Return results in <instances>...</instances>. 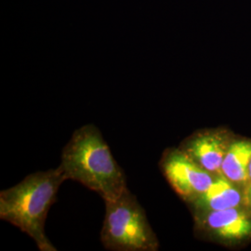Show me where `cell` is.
<instances>
[{"instance_id":"cell-9","label":"cell","mask_w":251,"mask_h":251,"mask_svg":"<svg viewBox=\"0 0 251 251\" xmlns=\"http://www.w3.org/2000/svg\"><path fill=\"white\" fill-rule=\"evenodd\" d=\"M245 205L251 210V183L245 187Z\"/></svg>"},{"instance_id":"cell-4","label":"cell","mask_w":251,"mask_h":251,"mask_svg":"<svg viewBox=\"0 0 251 251\" xmlns=\"http://www.w3.org/2000/svg\"><path fill=\"white\" fill-rule=\"evenodd\" d=\"M160 168L172 189L188 204L204 194L216 177L179 148L164 152Z\"/></svg>"},{"instance_id":"cell-6","label":"cell","mask_w":251,"mask_h":251,"mask_svg":"<svg viewBox=\"0 0 251 251\" xmlns=\"http://www.w3.org/2000/svg\"><path fill=\"white\" fill-rule=\"evenodd\" d=\"M232 139L225 130L205 129L191 135L179 149L209 173L222 175V166Z\"/></svg>"},{"instance_id":"cell-7","label":"cell","mask_w":251,"mask_h":251,"mask_svg":"<svg viewBox=\"0 0 251 251\" xmlns=\"http://www.w3.org/2000/svg\"><path fill=\"white\" fill-rule=\"evenodd\" d=\"M193 212L217 211L245 205V188L223 175L216 176L204 194L189 204Z\"/></svg>"},{"instance_id":"cell-3","label":"cell","mask_w":251,"mask_h":251,"mask_svg":"<svg viewBox=\"0 0 251 251\" xmlns=\"http://www.w3.org/2000/svg\"><path fill=\"white\" fill-rule=\"evenodd\" d=\"M100 241L108 251H158L159 242L146 212L128 188L116 199L105 201Z\"/></svg>"},{"instance_id":"cell-5","label":"cell","mask_w":251,"mask_h":251,"mask_svg":"<svg viewBox=\"0 0 251 251\" xmlns=\"http://www.w3.org/2000/svg\"><path fill=\"white\" fill-rule=\"evenodd\" d=\"M199 236L221 243H238L251 238V210L238 206L217 211L194 212Z\"/></svg>"},{"instance_id":"cell-8","label":"cell","mask_w":251,"mask_h":251,"mask_svg":"<svg viewBox=\"0 0 251 251\" xmlns=\"http://www.w3.org/2000/svg\"><path fill=\"white\" fill-rule=\"evenodd\" d=\"M251 140H233L222 166V175L245 188L250 183Z\"/></svg>"},{"instance_id":"cell-10","label":"cell","mask_w":251,"mask_h":251,"mask_svg":"<svg viewBox=\"0 0 251 251\" xmlns=\"http://www.w3.org/2000/svg\"><path fill=\"white\" fill-rule=\"evenodd\" d=\"M250 183H251V165H250ZM249 183V184H250Z\"/></svg>"},{"instance_id":"cell-1","label":"cell","mask_w":251,"mask_h":251,"mask_svg":"<svg viewBox=\"0 0 251 251\" xmlns=\"http://www.w3.org/2000/svg\"><path fill=\"white\" fill-rule=\"evenodd\" d=\"M59 167L67 180L80 182L97 193L104 202L116 199L127 189L125 172L99 128L92 124L74 131L63 147Z\"/></svg>"},{"instance_id":"cell-2","label":"cell","mask_w":251,"mask_h":251,"mask_svg":"<svg viewBox=\"0 0 251 251\" xmlns=\"http://www.w3.org/2000/svg\"><path fill=\"white\" fill-rule=\"evenodd\" d=\"M67 180L60 167L29 174L0 193V219L28 234L41 251H57L45 232L46 219Z\"/></svg>"}]
</instances>
